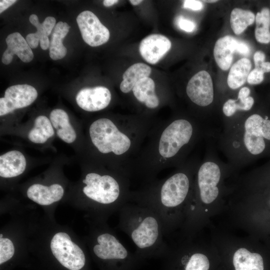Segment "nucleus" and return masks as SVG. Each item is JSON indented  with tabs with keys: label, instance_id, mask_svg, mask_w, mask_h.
<instances>
[{
	"label": "nucleus",
	"instance_id": "1",
	"mask_svg": "<svg viewBox=\"0 0 270 270\" xmlns=\"http://www.w3.org/2000/svg\"><path fill=\"white\" fill-rule=\"evenodd\" d=\"M119 211V227L135 245L139 258L165 254L168 246L164 240L162 224L153 210L138 203L126 204Z\"/></svg>",
	"mask_w": 270,
	"mask_h": 270
},
{
	"label": "nucleus",
	"instance_id": "2",
	"mask_svg": "<svg viewBox=\"0 0 270 270\" xmlns=\"http://www.w3.org/2000/svg\"><path fill=\"white\" fill-rule=\"evenodd\" d=\"M228 122L224 146L234 164L248 162L250 156L264 152L265 140H270V120L267 116L254 114L242 122Z\"/></svg>",
	"mask_w": 270,
	"mask_h": 270
},
{
	"label": "nucleus",
	"instance_id": "3",
	"mask_svg": "<svg viewBox=\"0 0 270 270\" xmlns=\"http://www.w3.org/2000/svg\"><path fill=\"white\" fill-rule=\"evenodd\" d=\"M190 187V180L183 172L171 176L160 186L156 194L137 198L138 203L153 210L160 218L164 236L172 229L174 221V210L179 208L187 198Z\"/></svg>",
	"mask_w": 270,
	"mask_h": 270
},
{
	"label": "nucleus",
	"instance_id": "4",
	"mask_svg": "<svg viewBox=\"0 0 270 270\" xmlns=\"http://www.w3.org/2000/svg\"><path fill=\"white\" fill-rule=\"evenodd\" d=\"M82 182L85 196L92 201L112 210H120L126 204V198L120 182L108 175L90 172L88 174Z\"/></svg>",
	"mask_w": 270,
	"mask_h": 270
},
{
	"label": "nucleus",
	"instance_id": "5",
	"mask_svg": "<svg viewBox=\"0 0 270 270\" xmlns=\"http://www.w3.org/2000/svg\"><path fill=\"white\" fill-rule=\"evenodd\" d=\"M89 132L92 144L102 153L112 152L120 155L130 148L131 143L128 136L108 118H102L93 122Z\"/></svg>",
	"mask_w": 270,
	"mask_h": 270
},
{
	"label": "nucleus",
	"instance_id": "6",
	"mask_svg": "<svg viewBox=\"0 0 270 270\" xmlns=\"http://www.w3.org/2000/svg\"><path fill=\"white\" fill-rule=\"evenodd\" d=\"M96 242L92 248L95 256L100 260L113 262L120 270H132L142 260L136 254H132L128 251L110 232L98 234Z\"/></svg>",
	"mask_w": 270,
	"mask_h": 270
},
{
	"label": "nucleus",
	"instance_id": "7",
	"mask_svg": "<svg viewBox=\"0 0 270 270\" xmlns=\"http://www.w3.org/2000/svg\"><path fill=\"white\" fill-rule=\"evenodd\" d=\"M193 126L185 119L172 122L164 130L160 138L158 151L161 156L170 158L176 156L182 146L191 140Z\"/></svg>",
	"mask_w": 270,
	"mask_h": 270
},
{
	"label": "nucleus",
	"instance_id": "8",
	"mask_svg": "<svg viewBox=\"0 0 270 270\" xmlns=\"http://www.w3.org/2000/svg\"><path fill=\"white\" fill-rule=\"evenodd\" d=\"M51 251L59 262L70 270H80L85 265L86 257L82 250L72 242L66 232H59L52 237Z\"/></svg>",
	"mask_w": 270,
	"mask_h": 270
},
{
	"label": "nucleus",
	"instance_id": "9",
	"mask_svg": "<svg viewBox=\"0 0 270 270\" xmlns=\"http://www.w3.org/2000/svg\"><path fill=\"white\" fill-rule=\"evenodd\" d=\"M220 162L214 158H207L200 166L198 172V185L201 200L210 204L218 197L217 186L221 177Z\"/></svg>",
	"mask_w": 270,
	"mask_h": 270
},
{
	"label": "nucleus",
	"instance_id": "10",
	"mask_svg": "<svg viewBox=\"0 0 270 270\" xmlns=\"http://www.w3.org/2000/svg\"><path fill=\"white\" fill-rule=\"evenodd\" d=\"M76 22L84 42L91 46H98L106 43L110 33L92 12L84 10L76 18Z\"/></svg>",
	"mask_w": 270,
	"mask_h": 270
},
{
	"label": "nucleus",
	"instance_id": "11",
	"mask_svg": "<svg viewBox=\"0 0 270 270\" xmlns=\"http://www.w3.org/2000/svg\"><path fill=\"white\" fill-rule=\"evenodd\" d=\"M37 96L36 89L30 85L16 84L8 87L4 97L0 98V116H4L16 109L30 106Z\"/></svg>",
	"mask_w": 270,
	"mask_h": 270
},
{
	"label": "nucleus",
	"instance_id": "12",
	"mask_svg": "<svg viewBox=\"0 0 270 270\" xmlns=\"http://www.w3.org/2000/svg\"><path fill=\"white\" fill-rule=\"evenodd\" d=\"M186 92L192 102L200 106L210 105L214 98V90L212 78L206 70H201L190 80Z\"/></svg>",
	"mask_w": 270,
	"mask_h": 270
},
{
	"label": "nucleus",
	"instance_id": "13",
	"mask_svg": "<svg viewBox=\"0 0 270 270\" xmlns=\"http://www.w3.org/2000/svg\"><path fill=\"white\" fill-rule=\"evenodd\" d=\"M110 100V91L103 86L82 88L76 96L78 106L88 112H96L104 109L108 106Z\"/></svg>",
	"mask_w": 270,
	"mask_h": 270
},
{
	"label": "nucleus",
	"instance_id": "14",
	"mask_svg": "<svg viewBox=\"0 0 270 270\" xmlns=\"http://www.w3.org/2000/svg\"><path fill=\"white\" fill-rule=\"evenodd\" d=\"M171 46V42L166 36L160 34H152L141 41L139 51L146 62L154 64L166 54Z\"/></svg>",
	"mask_w": 270,
	"mask_h": 270
},
{
	"label": "nucleus",
	"instance_id": "15",
	"mask_svg": "<svg viewBox=\"0 0 270 270\" xmlns=\"http://www.w3.org/2000/svg\"><path fill=\"white\" fill-rule=\"evenodd\" d=\"M7 48L3 53L2 61L4 64H10L16 54L23 62H28L34 58V54L26 40L18 32L8 36L6 39Z\"/></svg>",
	"mask_w": 270,
	"mask_h": 270
},
{
	"label": "nucleus",
	"instance_id": "16",
	"mask_svg": "<svg viewBox=\"0 0 270 270\" xmlns=\"http://www.w3.org/2000/svg\"><path fill=\"white\" fill-rule=\"evenodd\" d=\"M64 193L63 188L58 184L48 186L40 184H34L27 190L28 197L34 202L42 206H48L60 200Z\"/></svg>",
	"mask_w": 270,
	"mask_h": 270
},
{
	"label": "nucleus",
	"instance_id": "17",
	"mask_svg": "<svg viewBox=\"0 0 270 270\" xmlns=\"http://www.w3.org/2000/svg\"><path fill=\"white\" fill-rule=\"evenodd\" d=\"M26 160L20 151H9L0 156V176L10 178L21 174L26 168Z\"/></svg>",
	"mask_w": 270,
	"mask_h": 270
},
{
	"label": "nucleus",
	"instance_id": "18",
	"mask_svg": "<svg viewBox=\"0 0 270 270\" xmlns=\"http://www.w3.org/2000/svg\"><path fill=\"white\" fill-rule=\"evenodd\" d=\"M238 41L230 36H226L216 42L214 56L216 64L222 70H226L230 68Z\"/></svg>",
	"mask_w": 270,
	"mask_h": 270
},
{
	"label": "nucleus",
	"instance_id": "19",
	"mask_svg": "<svg viewBox=\"0 0 270 270\" xmlns=\"http://www.w3.org/2000/svg\"><path fill=\"white\" fill-rule=\"evenodd\" d=\"M50 118L53 127L56 130L57 136L61 140L68 144L74 142L76 132L64 110L60 108L52 110L50 113Z\"/></svg>",
	"mask_w": 270,
	"mask_h": 270
},
{
	"label": "nucleus",
	"instance_id": "20",
	"mask_svg": "<svg viewBox=\"0 0 270 270\" xmlns=\"http://www.w3.org/2000/svg\"><path fill=\"white\" fill-rule=\"evenodd\" d=\"M136 98L146 107L154 108L159 105V100L155 92V84L151 78L141 79L132 90Z\"/></svg>",
	"mask_w": 270,
	"mask_h": 270
},
{
	"label": "nucleus",
	"instance_id": "21",
	"mask_svg": "<svg viewBox=\"0 0 270 270\" xmlns=\"http://www.w3.org/2000/svg\"><path fill=\"white\" fill-rule=\"evenodd\" d=\"M70 28V26L66 22H59L53 29L49 46V54L52 60H60L66 55L67 50L62 44V40Z\"/></svg>",
	"mask_w": 270,
	"mask_h": 270
},
{
	"label": "nucleus",
	"instance_id": "22",
	"mask_svg": "<svg viewBox=\"0 0 270 270\" xmlns=\"http://www.w3.org/2000/svg\"><path fill=\"white\" fill-rule=\"evenodd\" d=\"M151 72L150 67L144 63L138 62L132 65L122 75L120 90L124 93L130 92L141 79L149 77Z\"/></svg>",
	"mask_w": 270,
	"mask_h": 270
},
{
	"label": "nucleus",
	"instance_id": "23",
	"mask_svg": "<svg viewBox=\"0 0 270 270\" xmlns=\"http://www.w3.org/2000/svg\"><path fill=\"white\" fill-rule=\"evenodd\" d=\"M233 264L235 270H264L262 256L252 253L245 248H240L235 252Z\"/></svg>",
	"mask_w": 270,
	"mask_h": 270
},
{
	"label": "nucleus",
	"instance_id": "24",
	"mask_svg": "<svg viewBox=\"0 0 270 270\" xmlns=\"http://www.w3.org/2000/svg\"><path fill=\"white\" fill-rule=\"evenodd\" d=\"M252 64L247 58H242L236 62L230 68L227 83L228 86L236 90L242 86L247 80Z\"/></svg>",
	"mask_w": 270,
	"mask_h": 270
},
{
	"label": "nucleus",
	"instance_id": "25",
	"mask_svg": "<svg viewBox=\"0 0 270 270\" xmlns=\"http://www.w3.org/2000/svg\"><path fill=\"white\" fill-rule=\"evenodd\" d=\"M54 134L53 126L50 120L44 116L36 118L34 128L30 130L28 138L32 142L44 144Z\"/></svg>",
	"mask_w": 270,
	"mask_h": 270
},
{
	"label": "nucleus",
	"instance_id": "26",
	"mask_svg": "<svg viewBox=\"0 0 270 270\" xmlns=\"http://www.w3.org/2000/svg\"><path fill=\"white\" fill-rule=\"evenodd\" d=\"M255 15L250 10L234 8L231 12L230 24L234 33L242 34L246 28L252 24L255 20Z\"/></svg>",
	"mask_w": 270,
	"mask_h": 270
},
{
	"label": "nucleus",
	"instance_id": "27",
	"mask_svg": "<svg viewBox=\"0 0 270 270\" xmlns=\"http://www.w3.org/2000/svg\"><path fill=\"white\" fill-rule=\"evenodd\" d=\"M256 28L255 38L257 42L262 44L270 42V11L266 8L257 12L256 16Z\"/></svg>",
	"mask_w": 270,
	"mask_h": 270
},
{
	"label": "nucleus",
	"instance_id": "28",
	"mask_svg": "<svg viewBox=\"0 0 270 270\" xmlns=\"http://www.w3.org/2000/svg\"><path fill=\"white\" fill-rule=\"evenodd\" d=\"M254 99L249 96L244 98L238 96L236 100L228 99L223 105L222 112L227 118L234 116L238 111H248L254 104Z\"/></svg>",
	"mask_w": 270,
	"mask_h": 270
},
{
	"label": "nucleus",
	"instance_id": "29",
	"mask_svg": "<svg viewBox=\"0 0 270 270\" xmlns=\"http://www.w3.org/2000/svg\"><path fill=\"white\" fill-rule=\"evenodd\" d=\"M184 270H208L210 262L204 254L196 252L187 259Z\"/></svg>",
	"mask_w": 270,
	"mask_h": 270
},
{
	"label": "nucleus",
	"instance_id": "30",
	"mask_svg": "<svg viewBox=\"0 0 270 270\" xmlns=\"http://www.w3.org/2000/svg\"><path fill=\"white\" fill-rule=\"evenodd\" d=\"M29 20L37 28V31L34 34L40 40L41 48L43 50H46L49 48L50 40L42 24L40 22L38 16L35 14H32L30 16Z\"/></svg>",
	"mask_w": 270,
	"mask_h": 270
},
{
	"label": "nucleus",
	"instance_id": "31",
	"mask_svg": "<svg viewBox=\"0 0 270 270\" xmlns=\"http://www.w3.org/2000/svg\"><path fill=\"white\" fill-rule=\"evenodd\" d=\"M14 253L12 242L7 238H0V264L10 260Z\"/></svg>",
	"mask_w": 270,
	"mask_h": 270
},
{
	"label": "nucleus",
	"instance_id": "32",
	"mask_svg": "<svg viewBox=\"0 0 270 270\" xmlns=\"http://www.w3.org/2000/svg\"><path fill=\"white\" fill-rule=\"evenodd\" d=\"M176 24L180 29L186 32H192L196 28L194 22L181 16L177 18Z\"/></svg>",
	"mask_w": 270,
	"mask_h": 270
},
{
	"label": "nucleus",
	"instance_id": "33",
	"mask_svg": "<svg viewBox=\"0 0 270 270\" xmlns=\"http://www.w3.org/2000/svg\"><path fill=\"white\" fill-rule=\"evenodd\" d=\"M264 72L260 69L254 68L249 73L247 82L250 84H257L261 83L264 79Z\"/></svg>",
	"mask_w": 270,
	"mask_h": 270
},
{
	"label": "nucleus",
	"instance_id": "34",
	"mask_svg": "<svg viewBox=\"0 0 270 270\" xmlns=\"http://www.w3.org/2000/svg\"><path fill=\"white\" fill-rule=\"evenodd\" d=\"M56 20L52 16L46 17L42 22V25L48 36L52 34V30L56 25Z\"/></svg>",
	"mask_w": 270,
	"mask_h": 270
},
{
	"label": "nucleus",
	"instance_id": "35",
	"mask_svg": "<svg viewBox=\"0 0 270 270\" xmlns=\"http://www.w3.org/2000/svg\"><path fill=\"white\" fill-rule=\"evenodd\" d=\"M183 8L193 10H200L203 8V4L200 0H186L184 1Z\"/></svg>",
	"mask_w": 270,
	"mask_h": 270
},
{
	"label": "nucleus",
	"instance_id": "36",
	"mask_svg": "<svg viewBox=\"0 0 270 270\" xmlns=\"http://www.w3.org/2000/svg\"><path fill=\"white\" fill-rule=\"evenodd\" d=\"M265 54L262 51H257L254 56L255 68L259 69L262 64L264 62Z\"/></svg>",
	"mask_w": 270,
	"mask_h": 270
},
{
	"label": "nucleus",
	"instance_id": "37",
	"mask_svg": "<svg viewBox=\"0 0 270 270\" xmlns=\"http://www.w3.org/2000/svg\"><path fill=\"white\" fill-rule=\"evenodd\" d=\"M26 40L31 48H36L40 42L39 39L34 35V33L28 34Z\"/></svg>",
	"mask_w": 270,
	"mask_h": 270
},
{
	"label": "nucleus",
	"instance_id": "38",
	"mask_svg": "<svg viewBox=\"0 0 270 270\" xmlns=\"http://www.w3.org/2000/svg\"><path fill=\"white\" fill-rule=\"evenodd\" d=\"M236 51L240 54L246 55L248 54L250 48L248 46L245 42L238 41Z\"/></svg>",
	"mask_w": 270,
	"mask_h": 270
},
{
	"label": "nucleus",
	"instance_id": "39",
	"mask_svg": "<svg viewBox=\"0 0 270 270\" xmlns=\"http://www.w3.org/2000/svg\"><path fill=\"white\" fill-rule=\"evenodd\" d=\"M16 2V0H1L0 1V13H2Z\"/></svg>",
	"mask_w": 270,
	"mask_h": 270
},
{
	"label": "nucleus",
	"instance_id": "40",
	"mask_svg": "<svg viewBox=\"0 0 270 270\" xmlns=\"http://www.w3.org/2000/svg\"><path fill=\"white\" fill-rule=\"evenodd\" d=\"M259 69L260 70L264 73L270 72V62H264L262 64Z\"/></svg>",
	"mask_w": 270,
	"mask_h": 270
},
{
	"label": "nucleus",
	"instance_id": "41",
	"mask_svg": "<svg viewBox=\"0 0 270 270\" xmlns=\"http://www.w3.org/2000/svg\"><path fill=\"white\" fill-rule=\"evenodd\" d=\"M118 2V0H104L103 1V4L106 7H109Z\"/></svg>",
	"mask_w": 270,
	"mask_h": 270
},
{
	"label": "nucleus",
	"instance_id": "42",
	"mask_svg": "<svg viewBox=\"0 0 270 270\" xmlns=\"http://www.w3.org/2000/svg\"><path fill=\"white\" fill-rule=\"evenodd\" d=\"M130 3L133 6H136L140 4L143 2L142 0H130L129 1Z\"/></svg>",
	"mask_w": 270,
	"mask_h": 270
},
{
	"label": "nucleus",
	"instance_id": "43",
	"mask_svg": "<svg viewBox=\"0 0 270 270\" xmlns=\"http://www.w3.org/2000/svg\"><path fill=\"white\" fill-rule=\"evenodd\" d=\"M204 2H217V0H204Z\"/></svg>",
	"mask_w": 270,
	"mask_h": 270
},
{
	"label": "nucleus",
	"instance_id": "44",
	"mask_svg": "<svg viewBox=\"0 0 270 270\" xmlns=\"http://www.w3.org/2000/svg\"><path fill=\"white\" fill-rule=\"evenodd\" d=\"M0 238H2V234H0Z\"/></svg>",
	"mask_w": 270,
	"mask_h": 270
}]
</instances>
